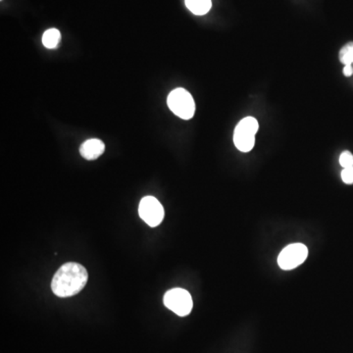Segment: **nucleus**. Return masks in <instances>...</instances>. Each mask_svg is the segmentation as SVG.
<instances>
[{
    "mask_svg": "<svg viewBox=\"0 0 353 353\" xmlns=\"http://www.w3.org/2000/svg\"><path fill=\"white\" fill-rule=\"evenodd\" d=\"M167 104L172 112L181 119H192L196 113V103L192 94L185 88H179L168 95Z\"/></svg>",
    "mask_w": 353,
    "mask_h": 353,
    "instance_id": "obj_2",
    "label": "nucleus"
},
{
    "mask_svg": "<svg viewBox=\"0 0 353 353\" xmlns=\"http://www.w3.org/2000/svg\"><path fill=\"white\" fill-rule=\"evenodd\" d=\"M259 121L254 117H245L239 122L234 132V143L241 152H250L255 145V136L259 132Z\"/></svg>",
    "mask_w": 353,
    "mask_h": 353,
    "instance_id": "obj_3",
    "label": "nucleus"
},
{
    "mask_svg": "<svg viewBox=\"0 0 353 353\" xmlns=\"http://www.w3.org/2000/svg\"><path fill=\"white\" fill-rule=\"evenodd\" d=\"M341 179H343V183L347 185H352L353 183V167L352 168H345L341 172Z\"/></svg>",
    "mask_w": 353,
    "mask_h": 353,
    "instance_id": "obj_12",
    "label": "nucleus"
},
{
    "mask_svg": "<svg viewBox=\"0 0 353 353\" xmlns=\"http://www.w3.org/2000/svg\"><path fill=\"white\" fill-rule=\"evenodd\" d=\"M164 305L173 311L175 314L185 317L192 312L194 301L188 290L183 289H172L165 294Z\"/></svg>",
    "mask_w": 353,
    "mask_h": 353,
    "instance_id": "obj_4",
    "label": "nucleus"
},
{
    "mask_svg": "<svg viewBox=\"0 0 353 353\" xmlns=\"http://www.w3.org/2000/svg\"><path fill=\"white\" fill-rule=\"evenodd\" d=\"M308 256V250L303 243H292L281 252L278 264L283 270H292L303 263Z\"/></svg>",
    "mask_w": 353,
    "mask_h": 353,
    "instance_id": "obj_5",
    "label": "nucleus"
},
{
    "mask_svg": "<svg viewBox=\"0 0 353 353\" xmlns=\"http://www.w3.org/2000/svg\"><path fill=\"white\" fill-rule=\"evenodd\" d=\"M105 150V145L99 139H88L81 145L80 153L85 159L95 160Z\"/></svg>",
    "mask_w": 353,
    "mask_h": 353,
    "instance_id": "obj_7",
    "label": "nucleus"
},
{
    "mask_svg": "<svg viewBox=\"0 0 353 353\" xmlns=\"http://www.w3.org/2000/svg\"><path fill=\"white\" fill-rule=\"evenodd\" d=\"M341 166L345 168H352L353 167V155L350 152H343L340 157Z\"/></svg>",
    "mask_w": 353,
    "mask_h": 353,
    "instance_id": "obj_11",
    "label": "nucleus"
},
{
    "mask_svg": "<svg viewBox=\"0 0 353 353\" xmlns=\"http://www.w3.org/2000/svg\"><path fill=\"white\" fill-rule=\"evenodd\" d=\"M61 41V34L57 29H50L44 32L43 36V43L48 50L57 48Z\"/></svg>",
    "mask_w": 353,
    "mask_h": 353,
    "instance_id": "obj_9",
    "label": "nucleus"
},
{
    "mask_svg": "<svg viewBox=\"0 0 353 353\" xmlns=\"http://www.w3.org/2000/svg\"><path fill=\"white\" fill-rule=\"evenodd\" d=\"M343 75L345 77H350L353 75L352 65H345V68H343Z\"/></svg>",
    "mask_w": 353,
    "mask_h": 353,
    "instance_id": "obj_13",
    "label": "nucleus"
},
{
    "mask_svg": "<svg viewBox=\"0 0 353 353\" xmlns=\"http://www.w3.org/2000/svg\"><path fill=\"white\" fill-rule=\"evenodd\" d=\"M185 2L190 12L199 16L205 15L212 6L211 0H185Z\"/></svg>",
    "mask_w": 353,
    "mask_h": 353,
    "instance_id": "obj_8",
    "label": "nucleus"
},
{
    "mask_svg": "<svg viewBox=\"0 0 353 353\" xmlns=\"http://www.w3.org/2000/svg\"><path fill=\"white\" fill-rule=\"evenodd\" d=\"M88 280V271L83 265L68 262L62 265L55 273L51 282V290L59 297L73 296L83 290Z\"/></svg>",
    "mask_w": 353,
    "mask_h": 353,
    "instance_id": "obj_1",
    "label": "nucleus"
},
{
    "mask_svg": "<svg viewBox=\"0 0 353 353\" xmlns=\"http://www.w3.org/2000/svg\"><path fill=\"white\" fill-rule=\"evenodd\" d=\"M341 63L345 65L353 64V43H348L343 46L339 54Z\"/></svg>",
    "mask_w": 353,
    "mask_h": 353,
    "instance_id": "obj_10",
    "label": "nucleus"
},
{
    "mask_svg": "<svg viewBox=\"0 0 353 353\" xmlns=\"http://www.w3.org/2000/svg\"><path fill=\"white\" fill-rule=\"evenodd\" d=\"M139 214L150 227H157L164 219V208L154 196H145L139 202Z\"/></svg>",
    "mask_w": 353,
    "mask_h": 353,
    "instance_id": "obj_6",
    "label": "nucleus"
}]
</instances>
